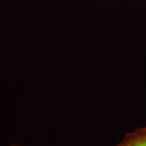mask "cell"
I'll list each match as a JSON object with an SVG mask.
<instances>
[{"mask_svg": "<svg viewBox=\"0 0 146 146\" xmlns=\"http://www.w3.org/2000/svg\"><path fill=\"white\" fill-rule=\"evenodd\" d=\"M115 146H146V127L137 128L128 133Z\"/></svg>", "mask_w": 146, "mask_h": 146, "instance_id": "obj_1", "label": "cell"}, {"mask_svg": "<svg viewBox=\"0 0 146 146\" xmlns=\"http://www.w3.org/2000/svg\"><path fill=\"white\" fill-rule=\"evenodd\" d=\"M10 146H24V145H12Z\"/></svg>", "mask_w": 146, "mask_h": 146, "instance_id": "obj_2", "label": "cell"}]
</instances>
